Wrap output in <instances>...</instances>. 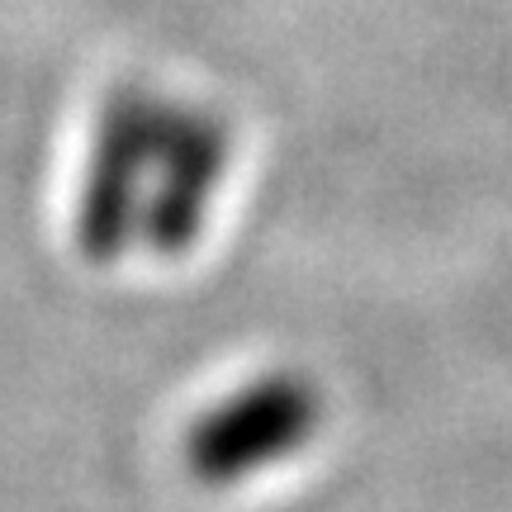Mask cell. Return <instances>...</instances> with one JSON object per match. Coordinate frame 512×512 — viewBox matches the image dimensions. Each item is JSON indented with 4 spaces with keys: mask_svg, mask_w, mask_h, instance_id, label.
I'll list each match as a JSON object with an SVG mask.
<instances>
[{
    "mask_svg": "<svg viewBox=\"0 0 512 512\" xmlns=\"http://www.w3.org/2000/svg\"><path fill=\"white\" fill-rule=\"evenodd\" d=\"M162 114L166 100H157L143 86L110 91L95 114L91 152H86L72 214L76 252L91 266H114L138 242L147 185H152V166H157Z\"/></svg>",
    "mask_w": 512,
    "mask_h": 512,
    "instance_id": "1",
    "label": "cell"
},
{
    "mask_svg": "<svg viewBox=\"0 0 512 512\" xmlns=\"http://www.w3.org/2000/svg\"><path fill=\"white\" fill-rule=\"evenodd\" d=\"M318 418H323L318 389L294 370H275L204 408L185 432L181 460L195 484L233 489L275 460L304 451Z\"/></svg>",
    "mask_w": 512,
    "mask_h": 512,
    "instance_id": "2",
    "label": "cell"
},
{
    "mask_svg": "<svg viewBox=\"0 0 512 512\" xmlns=\"http://www.w3.org/2000/svg\"><path fill=\"white\" fill-rule=\"evenodd\" d=\"M228 157H233V128L219 110L166 100L157 166H152L143 223H138V242L147 252L171 261L200 242L214 195L228 176Z\"/></svg>",
    "mask_w": 512,
    "mask_h": 512,
    "instance_id": "3",
    "label": "cell"
}]
</instances>
